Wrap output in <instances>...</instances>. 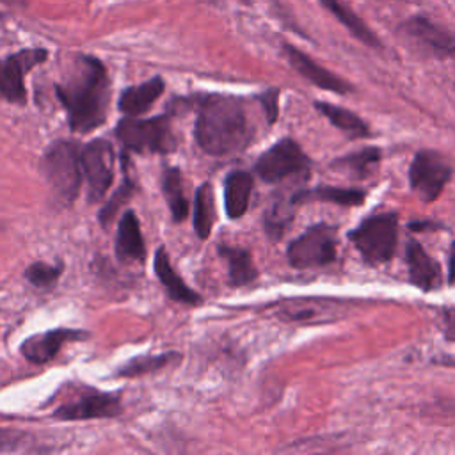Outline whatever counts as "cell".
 <instances>
[{"label":"cell","instance_id":"6da1fadb","mask_svg":"<svg viewBox=\"0 0 455 455\" xmlns=\"http://www.w3.org/2000/svg\"><path fill=\"white\" fill-rule=\"evenodd\" d=\"M55 91L75 132L87 133L105 123L110 82L105 66L96 57L78 55L66 78L55 85Z\"/></svg>","mask_w":455,"mask_h":455},{"label":"cell","instance_id":"7a4b0ae2","mask_svg":"<svg viewBox=\"0 0 455 455\" xmlns=\"http://www.w3.org/2000/svg\"><path fill=\"white\" fill-rule=\"evenodd\" d=\"M194 135L199 148L213 156L243 149L252 139L243 101L226 94L204 96L199 101Z\"/></svg>","mask_w":455,"mask_h":455},{"label":"cell","instance_id":"3957f363","mask_svg":"<svg viewBox=\"0 0 455 455\" xmlns=\"http://www.w3.org/2000/svg\"><path fill=\"white\" fill-rule=\"evenodd\" d=\"M41 171L57 201H60L62 204H69L75 201L84 176L80 164V149L75 142H53L41 158Z\"/></svg>","mask_w":455,"mask_h":455},{"label":"cell","instance_id":"277c9868","mask_svg":"<svg viewBox=\"0 0 455 455\" xmlns=\"http://www.w3.org/2000/svg\"><path fill=\"white\" fill-rule=\"evenodd\" d=\"M348 238L366 263H386L393 258L396 249L398 217L393 212L371 215L352 229Z\"/></svg>","mask_w":455,"mask_h":455},{"label":"cell","instance_id":"5b68a950","mask_svg":"<svg viewBox=\"0 0 455 455\" xmlns=\"http://www.w3.org/2000/svg\"><path fill=\"white\" fill-rule=\"evenodd\" d=\"M117 139L132 151L167 153L176 148V139L167 116L149 119L126 117L116 126Z\"/></svg>","mask_w":455,"mask_h":455},{"label":"cell","instance_id":"8992f818","mask_svg":"<svg viewBox=\"0 0 455 455\" xmlns=\"http://www.w3.org/2000/svg\"><path fill=\"white\" fill-rule=\"evenodd\" d=\"M286 256L295 268H316L332 263L336 258L334 228L327 224L311 226L288 245Z\"/></svg>","mask_w":455,"mask_h":455},{"label":"cell","instance_id":"52a82bcc","mask_svg":"<svg viewBox=\"0 0 455 455\" xmlns=\"http://www.w3.org/2000/svg\"><path fill=\"white\" fill-rule=\"evenodd\" d=\"M398 34L427 57L446 59L455 55V34L427 16H411L400 23Z\"/></svg>","mask_w":455,"mask_h":455},{"label":"cell","instance_id":"ba28073f","mask_svg":"<svg viewBox=\"0 0 455 455\" xmlns=\"http://www.w3.org/2000/svg\"><path fill=\"white\" fill-rule=\"evenodd\" d=\"M309 165L311 160L293 139H281L259 155L254 171L263 181L277 183L291 174L306 172Z\"/></svg>","mask_w":455,"mask_h":455},{"label":"cell","instance_id":"9c48e42d","mask_svg":"<svg viewBox=\"0 0 455 455\" xmlns=\"http://www.w3.org/2000/svg\"><path fill=\"white\" fill-rule=\"evenodd\" d=\"M80 164L89 201H100L114 181L116 155L112 144L103 139H94L80 149Z\"/></svg>","mask_w":455,"mask_h":455},{"label":"cell","instance_id":"30bf717a","mask_svg":"<svg viewBox=\"0 0 455 455\" xmlns=\"http://www.w3.org/2000/svg\"><path fill=\"white\" fill-rule=\"evenodd\" d=\"M451 165L450 162L437 151H419L416 153L411 169H409V181L411 188L421 201H434L444 188V185L451 178Z\"/></svg>","mask_w":455,"mask_h":455},{"label":"cell","instance_id":"8fae6325","mask_svg":"<svg viewBox=\"0 0 455 455\" xmlns=\"http://www.w3.org/2000/svg\"><path fill=\"white\" fill-rule=\"evenodd\" d=\"M46 57L44 48H25L0 59V96L12 103H25V75Z\"/></svg>","mask_w":455,"mask_h":455},{"label":"cell","instance_id":"7c38bea8","mask_svg":"<svg viewBox=\"0 0 455 455\" xmlns=\"http://www.w3.org/2000/svg\"><path fill=\"white\" fill-rule=\"evenodd\" d=\"M119 412H121V402L117 395L87 391L85 395H80L75 400L57 407L53 416L57 419L76 421V419H91V418H112V416H117Z\"/></svg>","mask_w":455,"mask_h":455},{"label":"cell","instance_id":"4fadbf2b","mask_svg":"<svg viewBox=\"0 0 455 455\" xmlns=\"http://www.w3.org/2000/svg\"><path fill=\"white\" fill-rule=\"evenodd\" d=\"M283 52L290 62V66L302 75L307 82H311L313 85L336 92V94H347L352 92V85L348 82H345L343 78H339L338 75H334L332 71L322 68L318 62H315L309 55H306L304 52H300L299 48H295L293 44L284 43L283 44Z\"/></svg>","mask_w":455,"mask_h":455},{"label":"cell","instance_id":"5bb4252c","mask_svg":"<svg viewBox=\"0 0 455 455\" xmlns=\"http://www.w3.org/2000/svg\"><path fill=\"white\" fill-rule=\"evenodd\" d=\"M85 332L75 331V329H53V331H46V332H39L34 336H28L23 345H21V354L27 361L36 363V364H43L46 361H50L64 343L68 341H76L85 338Z\"/></svg>","mask_w":455,"mask_h":455},{"label":"cell","instance_id":"9a60e30c","mask_svg":"<svg viewBox=\"0 0 455 455\" xmlns=\"http://www.w3.org/2000/svg\"><path fill=\"white\" fill-rule=\"evenodd\" d=\"M405 261L409 267V277L414 286L428 291L441 283V270L437 261L418 242L407 243Z\"/></svg>","mask_w":455,"mask_h":455},{"label":"cell","instance_id":"2e32d148","mask_svg":"<svg viewBox=\"0 0 455 455\" xmlns=\"http://www.w3.org/2000/svg\"><path fill=\"white\" fill-rule=\"evenodd\" d=\"M116 254L119 259H139L146 256V245L137 215L128 210L119 220L116 235Z\"/></svg>","mask_w":455,"mask_h":455},{"label":"cell","instance_id":"e0dca14e","mask_svg":"<svg viewBox=\"0 0 455 455\" xmlns=\"http://www.w3.org/2000/svg\"><path fill=\"white\" fill-rule=\"evenodd\" d=\"M155 274L172 300L190 304V306L201 304V295H197L194 290H190L185 284V281L174 272V268L169 261L167 251L164 247H160L155 254Z\"/></svg>","mask_w":455,"mask_h":455},{"label":"cell","instance_id":"ac0fdd59","mask_svg":"<svg viewBox=\"0 0 455 455\" xmlns=\"http://www.w3.org/2000/svg\"><path fill=\"white\" fill-rule=\"evenodd\" d=\"M164 87L165 85L160 76H153L139 85H132L121 92L119 108L128 116H139L158 100Z\"/></svg>","mask_w":455,"mask_h":455},{"label":"cell","instance_id":"d6986e66","mask_svg":"<svg viewBox=\"0 0 455 455\" xmlns=\"http://www.w3.org/2000/svg\"><path fill=\"white\" fill-rule=\"evenodd\" d=\"M334 313V300L290 299L279 304V316L290 322H322Z\"/></svg>","mask_w":455,"mask_h":455},{"label":"cell","instance_id":"ffe728a7","mask_svg":"<svg viewBox=\"0 0 455 455\" xmlns=\"http://www.w3.org/2000/svg\"><path fill=\"white\" fill-rule=\"evenodd\" d=\"M252 194V176L245 171H233L224 181V208L228 217L238 219L245 213Z\"/></svg>","mask_w":455,"mask_h":455},{"label":"cell","instance_id":"44dd1931","mask_svg":"<svg viewBox=\"0 0 455 455\" xmlns=\"http://www.w3.org/2000/svg\"><path fill=\"white\" fill-rule=\"evenodd\" d=\"M322 4V7L325 11H329L357 41H361L363 44L370 46V48H382L380 39L377 37V34L355 14L352 12L343 2L339 0H318Z\"/></svg>","mask_w":455,"mask_h":455},{"label":"cell","instance_id":"7402d4cb","mask_svg":"<svg viewBox=\"0 0 455 455\" xmlns=\"http://www.w3.org/2000/svg\"><path fill=\"white\" fill-rule=\"evenodd\" d=\"M291 203L297 206L302 201H327L341 206H355L364 201V192L355 188H339V187H316L313 190H300L290 196Z\"/></svg>","mask_w":455,"mask_h":455},{"label":"cell","instance_id":"603a6c76","mask_svg":"<svg viewBox=\"0 0 455 455\" xmlns=\"http://www.w3.org/2000/svg\"><path fill=\"white\" fill-rule=\"evenodd\" d=\"M219 254L228 261L229 283L233 286H243L256 279L258 272H256V267L252 265L249 251L240 249V247L222 245V247H219Z\"/></svg>","mask_w":455,"mask_h":455},{"label":"cell","instance_id":"cb8c5ba5","mask_svg":"<svg viewBox=\"0 0 455 455\" xmlns=\"http://www.w3.org/2000/svg\"><path fill=\"white\" fill-rule=\"evenodd\" d=\"M315 107L331 121V124H334L347 135L355 137V139L370 135L368 124L352 110H348L345 107L332 105V103H325V101H318V103H315Z\"/></svg>","mask_w":455,"mask_h":455},{"label":"cell","instance_id":"d4e9b609","mask_svg":"<svg viewBox=\"0 0 455 455\" xmlns=\"http://www.w3.org/2000/svg\"><path fill=\"white\" fill-rule=\"evenodd\" d=\"M162 190L165 196V201L169 204V210L172 213V219L176 222H181L188 215V201L185 197L183 190V178L178 167H167L162 178Z\"/></svg>","mask_w":455,"mask_h":455},{"label":"cell","instance_id":"484cf974","mask_svg":"<svg viewBox=\"0 0 455 455\" xmlns=\"http://www.w3.org/2000/svg\"><path fill=\"white\" fill-rule=\"evenodd\" d=\"M215 222V196L210 183H203L194 197V229L199 238H208Z\"/></svg>","mask_w":455,"mask_h":455},{"label":"cell","instance_id":"4316f807","mask_svg":"<svg viewBox=\"0 0 455 455\" xmlns=\"http://www.w3.org/2000/svg\"><path fill=\"white\" fill-rule=\"evenodd\" d=\"M379 160H380V151L377 148H366V149L352 153L345 158H338L334 164L347 167L355 176H366Z\"/></svg>","mask_w":455,"mask_h":455},{"label":"cell","instance_id":"83f0119b","mask_svg":"<svg viewBox=\"0 0 455 455\" xmlns=\"http://www.w3.org/2000/svg\"><path fill=\"white\" fill-rule=\"evenodd\" d=\"M176 354H160V355H144V357H137L128 361L124 366L119 368V375L123 377H135V375H142L148 371H156L160 368H164L165 364L171 363V359H174Z\"/></svg>","mask_w":455,"mask_h":455},{"label":"cell","instance_id":"f1b7e54d","mask_svg":"<svg viewBox=\"0 0 455 455\" xmlns=\"http://www.w3.org/2000/svg\"><path fill=\"white\" fill-rule=\"evenodd\" d=\"M62 272L60 265H50V263H32L27 270H25V277L37 288H48L53 286V283L59 279Z\"/></svg>","mask_w":455,"mask_h":455},{"label":"cell","instance_id":"f546056e","mask_svg":"<svg viewBox=\"0 0 455 455\" xmlns=\"http://www.w3.org/2000/svg\"><path fill=\"white\" fill-rule=\"evenodd\" d=\"M130 192H132V183L128 181V180H124V183H123V187L112 196V199L107 203V206L101 210V213H100V220H101V224H107L116 213H117V210H119V206L126 201V197L130 196Z\"/></svg>","mask_w":455,"mask_h":455},{"label":"cell","instance_id":"4dcf8cb0","mask_svg":"<svg viewBox=\"0 0 455 455\" xmlns=\"http://www.w3.org/2000/svg\"><path fill=\"white\" fill-rule=\"evenodd\" d=\"M25 434L16 430L0 428V451H16L25 444Z\"/></svg>","mask_w":455,"mask_h":455},{"label":"cell","instance_id":"1f68e13d","mask_svg":"<svg viewBox=\"0 0 455 455\" xmlns=\"http://www.w3.org/2000/svg\"><path fill=\"white\" fill-rule=\"evenodd\" d=\"M277 98H279V91L277 89H268L267 92H263L259 96V101H261V105L265 108L268 123H274L277 119Z\"/></svg>","mask_w":455,"mask_h":455},{"label":"cell","instance_id":"d6a6232c","mask_svg":"<svg viewBox=\"0 0 455 455\" xmlns=\"http://www.w3.org/2000/svg\"><path fill=\"white\" fill-rule=\"evenodd\" d=\"M448 281L451 284H455V242L451 245V251H450V259H448Z\"/></svg>","mask_w":455,"mask_h":455},{"label":"cell","instance_id":"836d02e7","mask_svg":"<svg viewBox=\"0 0 455 455\" xmlns=\"http://www.w3.org/2000/svg\"><path fill=\"white\" fill-rule=\"evenodd\" d=\"M242 2H249V0H242Z\"/></svg>","mask_w":455,"mask_h":455}]
</instances>
